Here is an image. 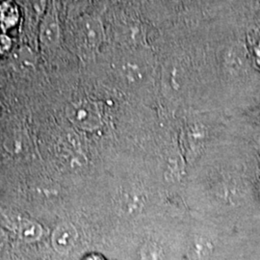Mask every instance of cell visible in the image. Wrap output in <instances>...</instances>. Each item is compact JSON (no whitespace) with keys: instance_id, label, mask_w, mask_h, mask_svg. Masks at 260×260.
Segmentation results:
<instances>
[{"instance_id":"cell-1","label":"cell","mask_w":260,"mask_h":260,"mask_svg":"<svg viewBox=\"0 0 260 260\" xmlns=\"http://www.w3.org/2000/svg\"><path fill=\"white\" fill-rule=\"evenodd\" d=\"M38 42L44 55H54L62 43V29L56 0H48L38 27Z\"/></svg>"},{"instance_id":"cell-2","label":"cell","mask_w":260,"mask_h":260,"mask_svg":"<svg viewBox=\"0 0 260 260\" xmlns=\"http://www.w3.org/2000/svg\"><path fill=\"white\" fill-rule=\"evenodd\" d=\"M66 116L74 125L82 130L98 129L103 123L102 113L98 104L89 100L70 103L66 108Z\"/></svg>"},{"instance_id":"cell-3","label":"cell","mask_w":260,"mask_h":260,"mask_svg":"<svg viewBox=\"0 0 260 260\" xmlns=\"http://www.w3.org/2000/svg\"><path fill=\"white\" fill-rule=\"evenodd\" d=\"M77 44L86 53L95 52L103 44L102 22L95 18H85L77 24Z\"/></svg>"},{"instance_id":"cell-4","label":"cell","mask_w":260,"mask_h":260,"mask_svg":"<svg viewBox=\"0 0 260 260\" xmlns=\"http://www.w3.org/2000/svg\"><path fill=\"white\" fill-rule=\"evenodd\" d=\"M77 238L78 233L73 223H60L52 234V247L58 253L65 254L73 250Z\"/></svg>"},{"instance_id":"cell-5","label":"cell","mask_w":260,"mask_h":260,"mask_svg":"<svg viewBox=\"0 0 260 260\" xmlns=\"http://www.w3.org/2000/svg\"><path fill=\"white\" fill-rule=\"evenodd\" d=\"M21 20V11L16 0L0 1V31L8 33L17 27Z\"/></svg>"},{"instance_id":"cell-6","label":"cell","mask_w":260,"mask_h":260,"mask_svg":"<svg viewBox=\"0 0 260 260\" xmlns=\"http://www.w3.org/2000/svg\"><path fill=\"white\" fill-rule=\"evenodd\" d=\"M186 82V73L179 63H170L165 67L163 84L169 93L177 95L182 93Z\"/></svg>"},{"instance_id":"cell-7","label":"cell","mask_w":260,"mask_h":260,"mask_svg":"<svg viewBox=\"0 0 260 260\" xmlns=\"http://www.w3.org/2000/svg\"><path fill=\"white\" fill-rule=\"evenodd\" d=\"M214 251L213 241L205 234H195L190 242L188 257L190 260H209Z\"/></svg>"},{"instance_id":"cell-8","label":"cell","mask_w":260,"mask_h":260,"mask_svg":"<svg viewBox=\"0 0 260 260\" xmlns=\"http://www.w3.org/2000/svg\"><path fill=\"white\" fill-rule=\"evenodd\" d=\"M122 74L131 83L139 84L148 75V67L140 58L128 59L123 64Z\"/></svg>"},{"instance_id":"cell-9","label":"cell","mask_w":260,"mask_h":260,"mask_svg":"<svg viewBox=\"0 0 260 260\" xmlns=\"http://www.w3.org/2000/svg\"><path fill=\"white\" fill-rule=\"evenodd\" d=\"M18 233L23 241H37L43 235V228L35 221L23 219L19 223Z\"/></svg>"},{"instance_id":"cell-10","label":"cell","mask_w":260,"mask_h":260,"mask_svg":"<svg viewBox=\"0 0 260 260\" xmlns=\"http://www.w3.org/2000/svg\"><path fill=\"white\" fill-rule=\"evenodd\" d=\"M163 250L156 242L147 241L140 249L137 260H162Z\"/></svg>"},{"instance_id":"cell-11","label":"cell","mask_w":260,"mask_h":260,"mask_svg":"<svg viewBox=\"0 0 260 260\" xmlns=\"http://www.w3.org/2000/svg\"><path fill=\"white\" fill-rule=\"evenodd\" d=\"M14 41L7 33L0 32V58L6 57L12 52Z\"/></svg>"},{"instance_id":"cell-12","label":"cell","mask_w":260,"mask_h":260,"mask_svg":"<svg viewBox=\"0 0 260 260\" xmlns=\"http://www.w3.org/2000/svg\"><path fill=\"white\" fill-rule=\"evenodd\" d=\"M82 260H106L105 257L100 253H90L86 255Z\"/></svg>"}]
</instances>
